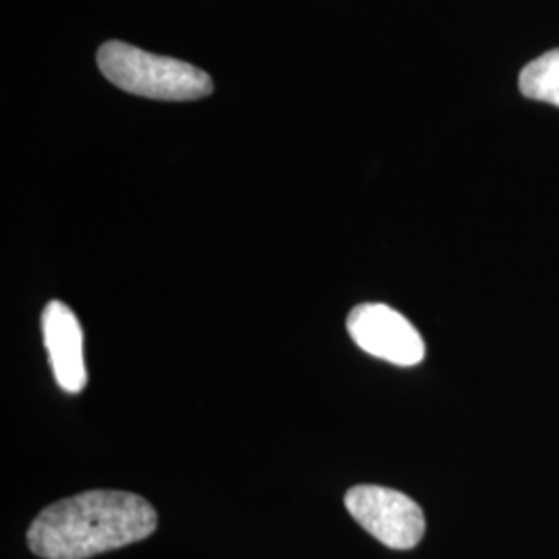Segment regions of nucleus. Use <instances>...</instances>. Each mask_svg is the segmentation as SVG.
Masks as SVG:
<instances>
[{"label":"nucleus","mask_w":559,"mask_h":559,"mask_svg":"<svg viewBox=\"0 0 559 559\" xmlns=\"http://www.w3.org/2000/svg\"><path fill=\"white\" fill-rule=\"evenodd\" d=\"M156 526L150 501L98 489L41 510L27 531V545L41 559H87L147 539Z\"/></svg>","instance_id":"obj_1"},{"label":"nucleus","mask_w":559,"mask_h":559,"mask_svg":"<svg viewBox=\"0 0 559 559\" xmlns=\"http://www.w3.org/2000/svg\"><path fill=\"white\" fill-rule=\"evenodd\" d=\"M346 330L360 350L392 365L413 367L425 359V342L419 330L388 305H357L348 313Z\"/></svg>","instance_id":"obj_4"},{"label":"nucleus","mask_w":559,"mask_h":559,"mask_svg":"<svg viewBox=\"0 0 559 559\" xmlns=\"http://www.w3.org/2000/svg\"><path fill=\"white\" fill-rule=\"evenodd\" d=\"M41 332L55 380L64 392L78 394L87 383L78 316L64 302L50 300L41 313Z\"/></svg>","instance_id":"obj_5"},{"label":"nucleus","mask_w":559,"mask_h":559,"mask_svg":"<svg viewBox=\"0 0 559 559\" xmlns=\"http://www.w3.org/2000/svg\"><path fill=\"white\" fill-rule=\"evenodd\" d=\"M344 506L371 537L390 549L404 551L417 547L427 528L419 503L396 489L357 485L348 489Z\"/></svg>","instance_id":"obj_3"},{"label":"nucleus","mask_w":559,"mask_h":559,"mask_svg":"<svg viewBox=\"0 0 559 559\" xmlns=\"http://www.w3.org/2000/svg\"><path fill=\"white\" fill-rule=\"evenodd\" d=\"M519 85L526 98L547 102L559 108V48L531 60L520 71Z\"/></svg>","instance_id":"obj_6"},{"label":"nucleus","mask_w":559,"mask_h":559,"mask_svg":"<svg viewBox=\"0 0 559 559\" xmlns=\"http://www.w3.org/2000/svg\"><path fill=\"white\" fill-rule=\"evenodd\" d=\"M98 67L122 92L150 100H201L214 90L212 78L195 64L152 55L124 41L102 44Z\"/></svg>","instance_id":"obj_2"}]
</instances>
